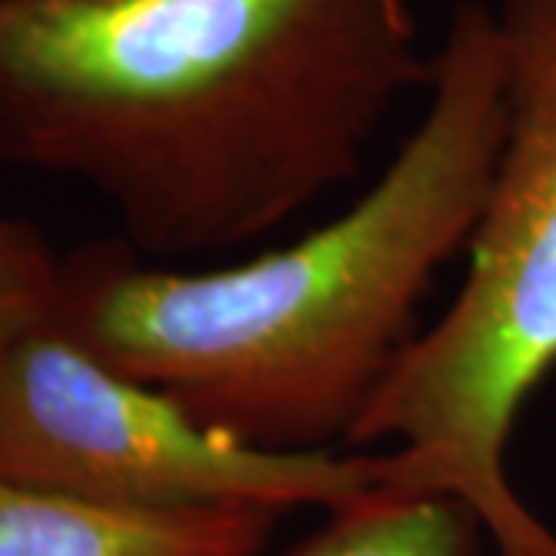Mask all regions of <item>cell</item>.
I'll use <instances>...</instances> for the list:
<instances>
[{"instance_id":"cell-5","label":"cell","mask_w":556,"mask_h":556,"mask_svg":"<svg viewBox=\"0 0 556 556\" xmlns=\"http://www.w3.org/2000/svg\"><path fill=\"white\" fill-rule=\"evenodd\" d=\"M285 510L118 507L0 479V556H260Z\"/></svg>"},{"instance_id":"cell-4","label":"cell","mask_w":556,"mask_h":556,"mask_svg":"<svg viewBox=\"0 0 556 556\" xmlns=\"http://www.w3.org/2000/svg\"><path fill=\"white\" fill-rule=\"evenodd\" d=\"M0 479L142 510H338L396 489V455H276L239 445L204 430L167 393L84 353L50 318L0 358Z\"/></svg>"},{"instance_id":"cell-1","label":"cell","mask_w":556,"mask_h":556,"mask_svg":"<svg viewBox=\"0 0 556 556\" xmlns=\"http://www.w3.org/2000/svg\"><path fill=\"white\" fill-rule=\"evenodd\" d=\"M430 84L412 0H0V161L93 189L152 263L266 239Z\"/></svg>"},{"instance_id":"cell-7","label":"cell","mask_w":556,"mask_h":556,"mask_svg":"<svg viewBox=\"0 0 556 556\" xmlns=\"http://www.w3.org/2000/svg\"><path fill=\"white\" fill-rule=\"evenodd\" d=\"M60 263L38 229L0 214V358L31 328L53 318Z\"/></svg>"},{"instance_id":"cell-6","label":"cell","mask_w":556,"mask_h":556,"mask_svg":"<svg viewBox=\"0 0 556 556\" xmlns=\"http://www.w3.org/2000/svg\"><path fill=\"white\" fill-rule=\"evenodd\" d=\"M328 514L288 556H479L485 535L473 507L445 492L378 489Z\"/></svg>"},{"instance_id":"cell-3","label":"cell","mask_w":556,"mask_h":556,"mask_svg":"<svg viewBox=\"0 0 556 556\" xmlns=\"http://www.w3.org/2000/svg\"><path fill=\"white\" fill-rule=\"evenodd\" d=\"M495 20L507 124L467 273L350 445L396 442V492L467 501L501 556H556L507 479L514 424L556 368V0H501Z\"/></svg>"},{"instance_id":"cell-2","label":"cell","mask_w":556,"mask_h":556,"mask_svg":"<svg viewBox=\"0 0 556 556\" xmlns=\"http://www.w3.org/2000/svg\"><path fill=\"white\" fill-rule=\"evenodd\" d=\"M507 124L495 7L460 0L433 53L427 112L338 219L288 248L186 273L124 239L62 254L53 321L155 387L204 430L276 455L356 433L415 343L417 306L467 251Z\"/></svg>"}]
</instances>
